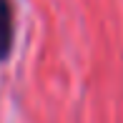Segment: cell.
<instances>
[{
  "instance_id": "1",
  "label": "cell",
  "mask_w": 123,
  "mask_h": 123,
  "mask_svg": "<svg viewBox=\"0 0 123 123\" xmlns=\"http://www.w3.org/2000/svg\"><path fill=\"white\" fill-rule=\"evenodd\" d=\"M13 50V5L10 0H0V63Z\"/></svg>"
}]
</instances>
